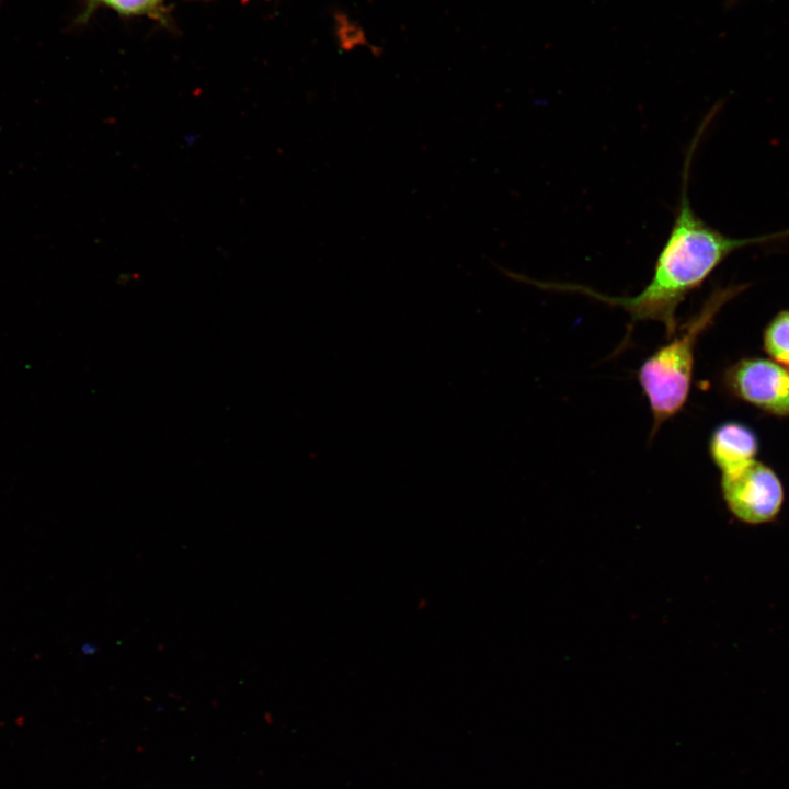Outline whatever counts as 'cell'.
<instances>
[{"label": "cell", "instance_id": "obj_1", "mask_svg": "<svg viewBox=\"0 0 789 789\" xmlns=\"http://www.w3.org/2000/svg\"><path fill=\"white\" fill-rule=\"evenodd\" d=\"M708 124L706 119L687 152L679 203L671 231L658 254L651 279L638 295L611 297L575 284L536 282L535 285L583 294L621 307L632 321H659L671 338L677 332L676 310L681 302L698 289L730 254L750 245L788 239L789 229L752 238H731L708 226L695 214L687 195L688 171L696 145Z\"/></svg>", "mask_w": 789, "mask_h": 789}, {"label": "cell", "instance_id": "obj_7", "mask_svg": "<svg viewBox=\"0 0 789 789\" xmlns=\"http://www.w3.org/2000/svg\"><path fill=\"white\" fill-rule=\"evenodd\" d=\"M125 14H139L155 9L161 0H95Z\"/></svg>", "mask_w": 789, "mask_h": 789}, {"label": "cell", "instance_id": "obj_4", "mask_svg": "<svg viewBox=\"0 0 789 789\" xmlns=\"http://www.w3.org/2000/svg\"><path fill=\"white\" fill-rule=\"evenodd\" d=\"M721 490L730 512L751 525L774 521L785 500L776 471L756 459L734 473L721 476Z\"/></svg>", "mask_w": 789, "mask_h": 789}, {"label": "cell", "instance_id": "obj_3", "mask_svg": "<svg viewBox=\"0 0 789 789\" xmlns=\"http://www.w3.org/2000/svg\"><path fill=\"white\" fill-rule=\"evenodd\" d=\"M722 385L730 396L766 414L789 418V367L770 358L744 357L725 368Z\"/></svg>", "mask_w": 789, "mask_h": 789}, {"label": "cell", "instance_id": "obj_6", "mask_svg": "<svg viewBox=\"0 0 789 789\" xmlns=\"http://www.w3.org/2000/svg\"><path fill=\"white\" fill-rule=\"evenodd\" d=\"M763 348L770 359L789 367V309L779 311L767 323Z\"/></svg>", "mask_w": 789, "mask_h": 789}, {"label": "cell", "instance_id": "obj_5", "mask_svg": "<svg viewBox=\"0 0 789 789\" xmlns=\"http://www.w3.org/2000/svg\"><path fill=\"white\" fill-rule=\"evenodd\" d=\"M759 449L753 428L737 421L719 424L709 439V454L721 476L734 473L755 460Z\"/></svg>", "mask_w": 789, "mask_h": 789}, {"label": "cell", "instance_id": "obj_2", "mask_svg": "<svg viewBox=\"0 0 789 789\" xmlns=\"http://www.w3.org/2000/svg\"><path fill=\"white\" fill-rule=\"evenodd\" d=\"M746 288L745 284L716 288L697 313L641 365L638 380L653 418L651 438L661 425L678 414L687 402L694 371L695 346L699 335L714 321L720 310Z\"/></svg>", "mask_w": 789, "mask_h": 789}]
</instances>
